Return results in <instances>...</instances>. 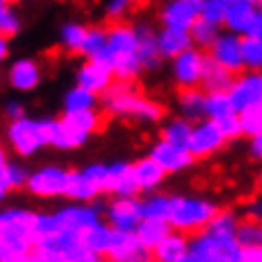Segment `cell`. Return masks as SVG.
Returning <instances> with one entry per match:
<instances>
[{"mask_svg": "<svg viewBox=\"0 0 262 262\" xmlns=\"http://www.w3.org/2000/svg\"><path fill=\"white\" fill-rule=\"evenodd\" d=\"M100 109L107 116L147 124L162 122L167 114L160 102L140 94L136 80H118V78H114L109 87L100 94Z\"/></svg>", "mask_w": 262, "mask_h": 262, "instance_id": "cell-1", "label": "cell"}, {"mask_svg": "<svg viewBox=\"0 0 262 262\" xmlns=\"http://www.w3.org/2000/svg\"><path fill=\"white\" fill-rule=\"evenodd\" d=\"M107 49L114 62H111V74L118 80H138L142 74V64L136 54V31L134 25L116 20L107 27Z\"/></svg>", "mask_w": 262, "mask_h": 262, "instance_id": "cell-2", "label": "cell"}, {"mask_svg": "<svg viewBox=\"0 0 262 262\" xmlns=\"http://www.w3.org/2000/svg\"><path fill=\"white\" fill-rule=\"evenodd\" d=\"M215 209H218V205L209 198H202V195H169L167 222L173 231L191 235L205 229L209 218L215 213Z\"/></svg>", "mask_w": 262, "mask_h": 262, "instance_id": "cell-3", "label": "cell"}, {"mask_svg": "<svg viewBox=\"0 0 262 262\" xmlns=\"http://www.w3.org/2000/svg\"><path fill=\"white\" fill-rule=\"evenodd\" d=\"M242 247L235 238H220L205 229L189 235L185 262H240Z\"/></svg>", "mask_w": 262, "mask_h": 262, "instance_id": "cell-4", "label": "cell"}, {"mask_svg": "<svg viewBox=\"0 0 262 262\" xmlns=\"http://www.w3.org/2000/svg\"><path fill=\"white\" fill-rule=\"evenodd\" d=\"M5 136H7L9 149L23 160L34 158L36 154H40L42 149L47 147L40 120L29 118V116H23V118H18V120H9Z\"/></svg>", "mask_w": 262, "mask_h": 262, "instance_id": "cell-5", "label": "cell"}, {"mask_svg": "<svg viewBox=\"0 0 262 262\" xmlns=\"http://www.w3.org/2000/svg\"><path fill=\"white\" fill-rule=\"evenodd\" d=\"M227 145V138L220 134L218 124L211 118H200V120L191 122V131H189L187 149L195 160H207L222 151Z\"/></svg>", "mask_w": 262, "mask_h": 262, "instance_id": "cell-6", "label": "cell"}, {"mask_svg": "<svg viewBox=\"0 0 262 262\" xmlns=\"http://www.w3.org/2000/svg\"><path fill=\"white\" fill-rule=\"evenodd\" d=\"M64 127L69 140V149H80L89 142L91 136H96L102 129V114L98 109L87 111H62L58 118Z\"/></svg>", "mask_w": 262, "mask_h": 262, "instance_id": "cell-7", "label": "cell"}, {"mask_svg": "<svg viewBox=\"0 0 262 262\" xmlns=\"http://www.w3.org/2000/svg\"><path fill=\"white\" fill-rule=\"evenodd\" d=\"M102 202L100 200H91V202H71L62 205L60 209H56V222L60 227V231H69V233H80L84 227L94 225L96 220L102 218Z\"/></svg>", "mask_w": 262, "mask_h": 262, "instance_id": "cell-8", "label": "cell"}, {"mask_svg": "<svg viewBox=\"0 0 262 262\" xmlns=\"http://www.w3.org/2000/svg\"><path fill=\"white\" fill-rule=\"evenodd\" d=\"M64 182H67V169L58 165H45L29 171V178L25 182V189L40 200L62 198Z\"/></svg>", "mask_w": 262, "mask_h": 262, "instance_id": "cell-9", "label": "cell"}, {"mask_svg": "<svg viewBox=\"0 0 262 262\" xmlns=\"http://www.w3.org/2000/svg\"><path fill=\"white\" fill-rule=\"evenodd\" d=\"M207 62V54L200 47H189L171 58V78L178 89H191L200 84L202 69Z\"/></svg>", "mask_w": 262, "mask_h": 262, "instance_id": "cell-10", "label": "cell"}, {"mask_svg": "<svg viewBox=\"0 0 262 262\" xmlns=\"http://www.w3.org/2000/svg\"><path fill=\"white\" fill-rule=\"evenodd\" d=\"M227 94L235 114L247 107L262 104V74L260 71H247V74L240 71V74H235Z\"/></svg>", "mask_w": 262, "mask_h": 262, "instance_id": "cell-11", "label": "cell"}, {"mask_svg": "<svg viewBox=\"0 0 262 262\" xmlns=\"http://www.w3.org/2000/svg\"><path fill=\"white\" fill-rule=\"evenodd\" d=\"M207 58H211L215 64L229 69L231 74H240L242 69V58H240V36L233 31H218V36L211 40V45L205 49Z\"/></svg>", "mask_w": 262, "mask_h": 262, "instance_id": "cell-12", "label": "cell"}, {"mask_svg": "<svg viewBox=\"0 0 262 262\" xmlns=\"http://www.w3.org/2000/svg\"><path fill=\"white\" fill-rule=\"evenodd\" d=\"M140 198H120L114 195L102 207V220L118 231H134L140 222Z\"/></svg>", "mask_w": 262, "mask_h": 262, "instance_id": "cell-13", "label": "cell"}, {"mask_svg": "<svg viewBox=\"0 0 262 262\" xmlns=\"http://www.w3.org/2000/svg\"><path fill=\"white\" fill-rule=\"evenodd\" d=\"M104 260L111 262H149L151 253L138 242L134 231H118L111 229L109 247L104 253Z\"/></svg>", "mask_w": 262, "mask_h": 262, "instance_id": "cell-14", "label": "cell"}, {"mask_svg": "<svg viewBox=\"0 0 262 262\" xmlns=\"http://www.w3.org/2000/svg\"><path fill=\"white\" fill-rule=\"evenodd\" d=\"M102 193L120 195V198H138L140 187H138V182H136L134 171H131V162L116 160V162H111V165H107Z\"/></svg>", "mask_w": 262, "mask_h": 262, "instance_id": "cell-15", "label": "cell"}, {"mask_svg": "<svg viewBox=\"0 0 262 262\" xmlns=\"http://www.w3.org/2000/svg\"><path fill=\"white\" fill-rule=\"evenodd\" d=\"M149 158L156 160L158 165L162 167V171L167 176L171 173H180V171H187L189 167H193L195 158L189 154L187 147H178V145H171V142L158 138L149 147Z\"/></svg>", "mask_w": 262, "mask_h": 262, "instance_id": "cell-16", "label": "cell"}, {"mask_svg": "<svg viewBox=\"0 0 262 262\" xmlns=\"http://www.w3.org/2000/svg\"><path fill=\"white\" fill-rule=\"evenodd\" d=\"M42 82V67L36 58H16L7 69V84L18 94H31Z\"/></svg>", "mask_w": 262, "mask_h": 262, "instance_id": "cell-17", "label": "cell"}, {"mask_svg": "<svg viewBox=\"0 0 262 262\" xmlns=\"http://www.w3.org/2000/svg\"><path fill=\"white\" fill-rule=\"evenodd\" d=\"M136 54L142 64V71H158L165 62V58L158 51V40H156V27L149 23H136Z\"/></svg>", "mask_w": 262, "mask_h": 262, "instance_id": "cell-18", "label": "cell"}, {"mask_svg": "<svg viewBox=\"0 0 262 262\" xmlns=\"http://www.w3.org/2000/svg\"><path fill=\"white\" fill-rule=\"evenodd\" d=\"M31 247L34 240L29 231L0 229V262H29Z\"/></svg>", "mask_w": 262, "mask_h": 262, "instance_id": "cell-19", "label": "cell"}, {"mask_svg": "<svg viewBox=\"0 0 262 262\" xmlns=\"http://www.w3.org/2000/svg\"><path fill=\"white\" fill-rule=\"evenodd\" d=\"M200 0H165L160 9V25L162 27L189 29L191 23L198 18Z\"/></svg>", "mask_w": 262, "mask_h": 262, "instance_id": "cell-20", "label": "cell"}, {"mask_svg": "<svg viewBox=\"0 0 262 262\" xmlns=\"http://www.w3.org/2000/svg\"><path fill=\"white\" fill-rule=\"evenodd\" d=\"M102 195V189L91 178L84 176L82 169H67V182H64L62 198L71 202H91Z\"/></svg>", "mask_w": 262, "mask_h": 262, "instance_id": "cell-21", "label": "cell"}, {"mask_svg": "<svg viewBox=\"0 0 262 262\" xmlns=\"http://www.w3.org/2000/svg\"><path fill=\"white\" fill-rule=\"evenodd\" d=\"M111 80H114V74H111V69L107 64H100L96 60H87V58H84V62L76 71V84L94 91L98 96L109 87Z\"/></svg>", "mask_w": 262, "mask_h": 262, "instance_id": "cell-22", "label": "cell"}, {"mask_svg": "<svg viewBox=\"0 0 262 262\" xmlns=\"http://www.w3.org/2000/svg\"><path fill=\"white\" fill-rule=\"evenodd\" d=\"M187 247H189V235L171 229V231L151 249V260H156V262H185Z\"/></svg>", "mask_w": 262, "mask_h": 262, "instance_id": "cell-23", "label": "cell"}, {"mask_svg": "<svg viewBox=\"0 0 262 262\" xmlns=\"http://www.w3.org/2000/svg\"><path fill=\"white\" fill-rule=\"evenodd\" d=\"M131 171L136 176V182L140 187V193H151V191H158V189L165 185V178L167 173L162 171V167L158 165L156 160H151L149 156L145 158L131 162Z\"/></svg>", "mask_w": 262, "mask_h": 262, "instance_id": "cell-24", "label": "cell"}, {"mask_svg": "<svg viewBox=\"0 0 262 262\" xmlns=\"http://www.w3.org/2000/svg\"><path fill=\"white\" fill-rule=\"evenodd\" d=\"M156 40H158V51L165 60H171L180 51L191 47V36L187 29H176V27H160L156 29Z\"/></svg>", "mask_w": 262, "mask_h": 262, "instance_id": "cell-25", "label": "cell"}, {"mask_svg": "<svg viewBox=\"0 0 262 262\" xmlns=\"http://www.w3.org/2000/svg\"><path fill=\"white\" fill-rule=\"evenodd\" d=\"M58 251H60V262H100L96 253H91L80 242L78 233L58 231L56 233Z\"/></svg>", "mask_w": 262, "mask_h": 262, "instance_id": "cell-26", "label": "cell"}, {"mask_svg": "<svg viewBox=\"0 0 262 262\" xmlns=\"http://www.w3.org/2000/svg\"><path fill=\"white\" fill-rule=\"evenodd\" d=\"M78 238H80V242L91 253H96L100 260H104V253H107V247H109V238H111V227L100 218V220H96L94 225L84 227L82 231L78 233Z\"/></svg>", "mask_w": 262, "mask_h": 262, "instance_id": "cell-27", "label": "cell"}, {"mask_svg": "<svg viewBox=\"0 0 262 262\" xmlns=\"http://www.w3.org/2000/svg\"><path fill=\"white\" fill-rule=\"evenodd\" d=\"M255 5L251 3H235V0H229L227 3V9H225V16H222V27L227 31H233V34L242 36L247 29L249 20L253 18L255 14Z\"/></svg>", "mask_w": 262, "mask_h": 262, "instance_id": "cell-28", "label": "cell"}, {"mask_svg": "<svg viewBox=\"0 0 262 262\" xmlns=\"http://www.w3.org/2000/svg\"><path fill=\"white\" fill-rule=\"evenodd\" d=\"M233 78H235V74H231V71L225 67H220V64H215L211 58H207L198 87L205 91V94H211V91H229Z\"/></svg>", "mask_w": 262, "mask_h": 262, "instance_id": "cell-29", "label": "cell"}, {"mask_svg": "<svg viewBox=\"0 0 262 262\" xmlns=\"http://www.w3.org/2000/svg\"><path fill=\"white\" fill-rule=\"evenodd\" d=\"M169 231H171L169 222L167 220H158V218H140V222L134 229L136 238H138V242L147 249L149 253H151V249L158 245V242L165 238Z\"/></svg>", "mask_w": 262, "mask_h": 262, "instance_id": "cell-30", "label": "cell"}, {"mask_svg": "<svg viewBox=\"0 0 262 262\" xmlns=\"http://www.w3.org/2000/svg\"><path fill=\"white\" fill-rule=\"evenodd\" d=\"M238 222H240V213L235 211V209L218 207L215 209V213L209 218V222L205 225V231L213 233V235H220V238H233Z\"/></svg>", "mask_w": 262, "mask_h": 262, "instance_id": "cell-31", "label": "cell"}, {"mask_svg": "<svg viewBox=\"0 0 262 262\" xmlns=\"http://www.w3.org/2000/svg\"><path fill=\"white\" fill-rule=\"evenodd\" d=\"M87 109H100V96L80 87V84H74V87L64 91L62 111H87Z\"/></svg>", "mask_w": 262, "mask_h": 262, "instance_id": "cell-32", "label": "cell"}, {"mask_svg": "<svg viewBox=\"0 0 262 262\" xmlns=\"http://www.w3.org/2000/svg\"><path fill=\"white\" fill-rule=\"evenodd\" d=\"M205 91L200 87H191V89H180L178 96V109L180 116L187 118L189 122H195L200 118H205Z\"/></svg>", "mask_w": 262, "mask_h": 262, "instance_id": "cell-33", "label": "cell"}, {"mask_svg": "<svg viewBox=\"0 0 262 262\" xmlns=\"http://www.w3.org/2000/svg\"><path fill=\"white\" fill-rule=\"evenodd\" d=\"M189 131H191V122H189L187 118H182V116H176V118H169V120H162L160 138L171 142V145L187 147Z\"/></svg>", "mask_w": 262, "mask_h": 262, "instance_id": "cell-34", "label": "cell"}, {"mask_svg": "<svg viewBox=\"0 0 262 262\" xmlns=\"http://www.w3.org/2000/svg\"><path fill=\"white\" fill-rule=\"evenodd\" d=\"M240 58L245 71H260L262 69V38L240 36Z\"/></svg>", "mask_w": 262, "mask_h": 262, "instance_id": "cell-35", "label": "cell"}, {"mask_svg": "<svg viewBox=\"0 0 262 262\" xmlns=\"http://www.w3.org/2000/svg\"><path fill=\"white\" fill-rule=\"evenodd\" d=\"M40 127H42L47 147L58 149V151H71L67 134H64V127L58 118H40Z\"/></svg>", "mask_w": 262, "mask_h": 262, "instance_id": "cell-36", "label": "cell"}, {"mask_svg": "<svg viewBox=\"0 0 262 262\" xmlns=\"http://www.w3.org/2000/svg\"><path fill=\"white\" fill-rule=\"evenodd\" d=\"M107 47V27H100V25H91L84 31V38H82V45L78 49V54L82 58H94L98 56L100 51Z\"/></svg>", "mask_w": 262, "mask_h": 262, "instance_id": "cell-37", "label": "cell"}, {"mask_svg": "<svg viewBox=\"0 0 262 262\" xmlns=\"http://www.w3.org/2000/svg\"><path fill=\"white\" fill-rule=\"evenodd\" d=\"M60 231L56 222V215L49 213V211H34L31 215V222H29V235L31 240H40V238H49V235H56Z\"/></svg>", "mask_w": 262, "mask_h": 262, "instance_id": "cell-38", "label": "cell"}, {"mask_svg": "<svg viewBox=\"0 0 262 262\" xmlns=\"http://www.w3.org/2000/svg\"><path fill=\"white\" fill-rule=\"evenodd\" d=\"M169 213V195L151 191L147 193V198H140V215L142 218H158L167 220Z\"/></svg>", "mask_w": 262, "mask_h": 262, "instance_id": "cell-39", "label": "cell"}, {"mask_svg": "<svg viewBox=\"0 0 262 262\" xmlns=\"http://www.w3.org/2000/svg\"><path fill=\"white\" fill-rule=\"evenodd\" d=\"M84 31H87V25H80V23H64L60 27V34H58V42L60 47L67 51V54H78L82 45V38H84Z\"/></svg>", "mask_w": 262, "mask_h": 262, "instance_id": "cell-40", "label": "cell"}, {"mask_svg": "<svg viewBox=\"0 0 262 262\" xmlns=\"http://www.w3.org/2000/svg\"><path fill=\"white\" fill-rule=\"evenodd\" d=\"M222 27H218V25H213V23H209L205 20V18H195V20L191 23V27H189V36H191V42H193V47H200V49H207L209 45H211V40L215 36H218V31Z\"/></svg>", "mask_w": 262, "mask_h": 262, "instance_id": "cell-41", "label": "cell"}, {"mask_svg": "<svg viewBox=\"0 0 262 262\" xmlns=\"http://www.w3.org/2000/svg\"><path fill=\"white\" fill-rule=\"evenodd\" d=\"M34 211L25 207H5L0 209V227L3 229H20V231H29V222Z\"/></svg>", "mask_w": 262, "mask_h": 262, "instance_id": "cell-42", "label": "cell"}, {"mask_svg": "<svg viewBox=\"0 0 262 262\" xmlns=\"http://www.w3.org/2000/svg\"><path fill=\"white\" fill-rule=\"evenodd\" d=\"M233 238L238 240V245H240V247L262 245V227H260V220H253V218H240L238 227H235Z\"/></svg>", "mask_w": 262, "mask_h": 262, "instance_id": "cell-43", "label": "cell"}, {"mask_svg": "<svg viewBox=\"0 0 262 262\" xmlns=\"http://www.w3.org/2000/svg\"><path fill=\"white\" fill-rule=\"evenodd\" d=\"M238 122H240V134L245 136V138L260 136L262 134V104L238 111Z\"/></svg>", "mask_w": 262, "mask_h": 262, "instance_id": "cell-44", "label": "cell"}, {"mask_svg": "<svg viewBox=\"0 0 262 262\" xmlns=\"http://www.w3.org/2000/svg\"><path fill=\"white\" fill-rule=\"evenodd\" d=\"M202 107H205V118H211V120L229 114V111H233L227 91H211V94H205V104H202Z\"/></svg>", "mask_w": 262, "mask_h": 262, "instance_id": "cell-45", "label": "cell"}, {"mask_svg": "<svg viewBox=\"0 0 262 262\" xmlns=\"http://www.w3.org/2000/svg\"><path fill=\"white\" fill-rule=\"evenodd\" d=\"M227 3L229 0H200L198 16L205 18L209 23H213V25H218V27H222V16H225Z\"/></svg>", "mask_w": 262, "mask_h": 262, "instance_id": "cell-46", "label": "cell"}, {"mask_svg": "<svg viewBox=\"0 0 262 262\" xmlns=\"http://www.w3.org/2000/svg\"><path fill=\"white\" fill-rule=\"evenodd\" d=\"M20 31H23V18H20V14H18L16 9L7 7V11H5L3 18H0V36H5L7 40H11V38H16Z\"/></svg>", "mask_w": 262, "mask_h": 262, "instance_id": "cell-47", "label": "cell"}, {"mask_svg": "<svg viewBox=\"0 0 262 262\" xmlns=\"http://www.w3.org/2000/svg\"><path fill=\"white\" fill-rule=\"evenodd\" d=\"M5 173H7V182L11 187V191H18V189H25V182L29 178V169L23 165V162H5Z\"/></svg>", "mask_w": 262, "mask_h": 262, "instance_id": "cell-48", "label": "cell"}, {"mask_svg": "<svg viewBox=\"0 0 262 262\" xmlns=\"http://www.w3.org/2000/svg\"><path fill=\"white\" fill-rule=\"evenodd\" d=\"M213 122L218 124L220 134L227 138V142H229V140H238V138H242V134H240V122H238V114H235V111H229V114L220 116V118H215Z\"/></svg>", "mask_w": 262, "mask_h": 262, "instance_id": "cell-49", "label": "cell"}, {"mask_svg": "<svg viewBox=\"0 0 262 262\" xmlns=\"http://www.w3.org/2000/svg\"><path fill=\"white\" fill-rule=\"evenodd\" d=\"M134 5V0H107L104 3V18L109 23H116V20H124Z\"/></svg>", "mask_w": 262, "mask_h": 262, "instance_id": "cell-50", "label": "cell"}, {"mask_svg": "<svg viewBox=\"0 0 262 262\" xmlns=\"http://www.w3.org/2000/svg\"><path fill=\"white\" fill-rule=\"evenodd\" d=\"M242 36L262 38V11H260V7L255 9V14H253L251 20H249V25H247V29H245V34H242Z\"/></svg>", "mask_w": 262, "mask_h": 262, "instance_id": "cell-51", "label": "cell"}, {"mask_svg": "<svg viewBox=\"0 0 262 262\" xmlns=\"http://www.w3.org/2000/svg\"><path fill=\"white\" fill-rule=\"evenodd\" d=\"M5 116H7V120H18V118L27 116V109H25V104L20 100H7V104H5Z\"/></svg>", "mask_w": 262, "mask_h": 262, "instance_id": "cell-52", "label": "cell"}, {"mask_svg": "<svg viewBox=\"0 0 262 262\" xmlns=\"http://www.w3.org/2000/svg\"><path fill=\"white\" fill-rule=\"evenodd\" d=\"M240 262H262V245L253 247H242Z\"/></svg>", "mask_w": 262, "mask_h": 262, "instance_id": "cell-53", "label": "cell"}, {"mask_svg": "<svg viewBox=\"0 0 262 262\" xmlns=\"http://www.w3.org/2000/svg\"><path fill=\"white\" fill-rule=\"evenodd\" d=\"M249 158L255 160V162L262 160V134L249 138Z\"/></svg>", "mask_w": 262, "mask_h": 262, "instance_id": "cell-54", "label": "cell"}, {"mask_svg": "<svg viewBox=\"0 0 262 262\" xmlns=\"http://www.w3.org/2000/svg\"><path fill=\"white\" fill-rule=\"evenodd\" d=\"M245 218H253V220H260L262 218V200L260 198H253L251 202H247Z\"/></svg>", "mask_w": 262, "mask_h": 262, "instance_id": "cell-55", "label": "cell"}, {"mask_svg": "<svg viewBox=\"0 0 262 262\" xmlns=\"http://www.w3.org/2000/svg\"><path fill=\"white\" fill-rule=\"evenodd\" d=\"M9 193H11V187L7 182V173H5V167H0V205L7 200Z\"/></svg>", "mask_w": 262, "mask_h": 262, "instance_id": "cell-56", "label": "cell"}, {"mask_svg": "<svg viewBox=\"0 0 262 262\" xmlns=\"http://www.w3.org/2000/svg\"><path fill=\"white\" fill-rule=\"evenodd\" d=\"M9 54H11V49H9V40L5 36H0V67L5 64V60L9 58Z\"/></svg>", "mask_w": 262, "mask_h": 262, "instance_id": "cell-57", "label": "cell"}, {"mask_svg": "<svg viewBox=\"0 0 262 262\" xmlns=\"http://www.w3.org/2000/svg\"><path fill=\"white\" fill-rule=\"evenodd\" d=\"M235 3H251V5H255V7H260L262 0H235Z\"/></svg>", "mask_w": 262, "mask_h": 262, "instance_id": "cell-58", "label": "cell"}, {"mask_svg": "<svg viewBox=\"0 0 262 262\" xmlns=\"http://www.w3.org/2000/svg\"><path fill=\"white\" fill-rule=\"evenodd\" d=\"M7 7H9V3H0V18H3V14L7 11Z\"/></svg>", "mask_w": 262, "mask_h": 262, "instance_id": "cell-59", "label": "cell"}, {"mask_svg": "<svg viewBox=\"0 0 262 262\" xmlns=\"http://www.w3.org/2000/svg\"><path fill=\"white\" fill-rule=\"evenodd\" d=\"M9 3H25V0H9Z\"/></svg>", "mask_w": 262, "mask_h": 262, "instance_id": "cell-60", "label": "cell"}, {"mask_svg": "<svg viewBox=\"0 0 262 262\" xmlns=\"http://www.w3.org/2000/svg\"><path fill=\"white\" fill-rule=\"evenodd\" d=\"M0 3H9V0H0Z\"/></svg>", "mask_w": 262, "mask_h": 262, "instance_id": "cell-61", "label": "cell"}, {"mask_svg": "<svg viewBox=\"0 0 262 262\" xmlns=\"http://www.w3.org/2000/svg\"><path fill=\"white\" fill-rule=\"evenodd\" d=\"M134 3H136V0H134Z\"/></svg>", "mask_w": 262, "mask_h": 262, "instance_id": "cell-62", "label": "cell"}, {"mask_svg": "<svg viewBox=\"0 0 262 262\" xmlns=\"http://www.w3.org/2000/svg\"><path fill=\"white\" fill-rule=\"evenodd\" d=\"M0 229H3V227H0Z\"/></svg>", "mask_w": 262, "mask_h": 262, "instance_id": "cell-63", "label": "cell"}]
</instances>
